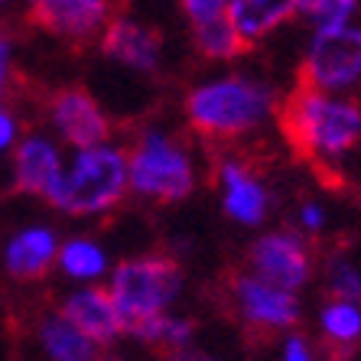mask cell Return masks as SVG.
Listing matches in <instances>:
<instances>
[{
  "instance_id": "30bf717a",
  "label": "cell",
  "mask_w": 361,
  "mask_h": 361,
  "mask_svg": "<svg viewBox=\"0 0 361 361\" xmlns=\"http://www.w3.org/2000/svg\"><path fill=\"white\" fill-rule=\"evenodd\" d=\"M49 124L56 127L59 140L68 143L72 150L111 140L108 111L94 101L92 92H85V88H78V85H68V88L52 92V98H49Z\"/></svg>"
},
{
  "instance_id": "f1b7e54d",
  "label": "cell",
  "mask_w": 361,
  "mask_h": 361,
  "mask_svg": "<svg viewBox=\"0 0 361 361\" xmlns=\"http://www.w3.org/2000/svg\"><path fill=\"white\" fill-rule=\"evenodd\" d=\"M0 4H4V0H0Z\"/></svg>"
},
{
  "instance_id": "83f0119b",
  "label": "cell",
  "mask_w": 361,
  "mask_h": 361,
  "mask_svg": "<svg viewBox=\"0 0 361 361\" xmlns=\"http://www.w3.org/2000/svg\"><path fill=\"white\" fill-rule=\"evenodd\" d=\"M10 82H13V42L0 30V101L10 92Z\"/></svg>"
},
{
  "instance_id": "8992f818",
  "label": "cell",
  "mask_w": 361,
  "mask_h": 361,
  "mask_svg": "<svg viewBox=\"0 0 361 361\" xmlns=\"http://www.w3.org/2000/svg\"><path fill=\"white\" fill-rule=\"evenodd\" d=\"M361 82V26L316 30L300 62V85L345 94Z\"/></svg>"
},
{
  "instance_id": "ac0fdd59",
  "label": "cell",
  "mask_w": 361,
  "mask_h": 361,
  "mask_svg": "<svg viewBox=\"0 0 361 361\" xmlns=\"http://www.w3.org/2000/svg\"><path fill=\"white\" fill-rule=\"evenodd\" d=\"M319 336L332 358H348L361 348V302L332 296L319 310Z\"/></svg>"
},
{
  "instance_id": "603a6c76",
  "label": "cell",
  "mask_w": 361,
  "mask_h": 361,
  "mask_svg": "<svg viewBox=\"0 0 361 361\" xmlns=\"http://www.w3.org/2000/svg\"><path fill=\"white\" fill-rule=\"evenodd\" d=\"M326 283L332 296H345V300L361 302V270L348 261H332L326 270Z\"/></svg>"
},
{
  "instance_id": "2e32d148",
  "label": "cell",
  "mask_w": 361,
  "mask_h": 361,
  "mask_svg": "<svg viewBox=\"0 0 361 361\" xmlns=\"http://www.w3.org/2000/svg\"><path fill=\"white\" fill-rule=\"evenodd\" d=\"M296 13H300V0H228V20L247 46L267 39Z\"/></svg>"
},
{
  "instance_id": "d4e9b609",
  "label": "cell",
  "mask_w": 361,
  "mask_h": 361,
  "mask_svg": "<svg viewBox=\"0 0 361 361\" xmlns=\"http://www.w3.org/2000/svg\"><path fill=\"white\" fill-rule=\"evenodd\" d=\"M300 225L310 238H319L326 231V209L319 202H302L300 205Z\"/></svg>"
},
{
  "instance_id": "4316f807",
  "label": "cell",
  "mask_w": 361,
  "mask_h": 361,
  "mask_svg": "<svg viewBox=\"0 0 361 361\" xmlns=\"http://www.w3.org/2000/svg\"><path fill=\"white\" fill-rule=\"evenodd\" d=\"M17 140H20V121H17V114L0 104V153L13 150V143H17Z\"/></svg>"
},
{
  "instance_id": "44dd1931",
  "label": "cell",
  "mask_w": 361,
  "mask_h": 361,
  "mask_svg": "<svg viewBox=\"0 0 361 361\" xmlns=\"http://www.w3.org/2000/svg\"><path fill=\"white\" fill-rule=\"evenodd\" d=\"M56 264H59V270L66 277L78 280V283H88V280H98L108 270V254L92 238H68L66 244H59Z\"/></svg>"
},
{
  "instance_id": "cb8c5ba5",
  "label": "cell",
  "mask_w": 361,
  "mask_h": 361,
  "mask_svg": "<svg viewBox=\"0 0 361 361\" xmlns=\"http://www.w3.org/2000/svg\"><path fill=\"white\" fill-rule=\"evenodd\" d=\"M183 4V13L189 23H209V20H219L228 13V0H179Z\"/></svg>"
},
{
  "instance_id": "484cf974",
  "label": "cell",
  "mask_w": 361,
  "mask_h": 361,
  "mask_svg": "<svg viewBox=\"0 0 361 361\" xmlns=\"http://www.w3.org/2000/svg\"><path fill=\"white\" fill-rule=\"evenodd\" d=\"M280 355H283L286 361H310L316 352H312L310 342H306L300 332L290 329V332H283V348H280Z\"/></svg>"
},
{
  "instance_id": "7c38bea8",
  "label": "cell",
  "mask_w": 361,
  "mask_h": 361,
  "mask_svg": "<svg viewBox=\"0 0 361 361\" xmlns=\"http://www.w3.org/2000/svg\"><path fill=\"white\" fill-rule=\"evenodd\" d=\"M59 310L98 345L101 352L114 348L127 336V322L108 286H82V290H75V293H68L62 300Z\"/></svg>"
},
{
  "instance_id": "6da1fadb",
  "label": "cell",
  "mask_w": 361,
  "mask_h": 361,
  "mask_svg": "<svg viewBox=\"0 0 361 361\" xmlns=\"http://www.w3.org/2000/svg\"><path fill=\"white\" fill-rule=\"evenodd\" d=\"M280 130L296 157L326 166L338 163L361 143V104L336 92L296 85L277 111Z\"/></svg>"
},
{
  "instance_id": "4fadbf2b",
  "label": "cell",
  "mask_w": 361,
  "mask_h": 361,
  "mask_svg": "<svg viewBox=\"0 0 361 361\" xmlns=\"http://www.w3.org/2000/svg\"><path fill=\"white\" fill-rule=\"evenodd\" d=\"M59 143L46 134H26L13 143V163H10V189L20 195H46L56 176L62 173Z\"/></svg>"
},
{
  "instance_id": "9a60e30c",
  "label": "cell",
  "mask_w": 361,
  "mask_h": 361,
  "mask_svg": "<svg viewBox=\"0 0 361 361\" xmlns=\"http://www.w3.org/2000/svg\"><path fill=\"white\" fill-rule=\"evenodd\" d=\"M56 257H59V238L46 225L20 228L17 235H10V241L4 244V270L17 283L42 280L52 270Z\"/></svg>"
},
{
  "instance_id": "ba28073f",
  "label": "cell",
  "mask_w": 361,
  "mask_h": 361,
  "mask_svg": "<svg viewBox=\"0 0 361 361\" xmlns=\"http://www.w3.org/2000/svg\"><path fill=\"white\" fill-rule=\"evenodd\" d=\"M247 270L257 274L261 280L300 293L302 286L312 280V251L310 241L293 231V228H277L267 231L251 244L247 251Z\"/></svg>"
},
{
  "instance_id": "8fae6325",
  "label": "cell",
  "mask_w": 361,
  "mask_h": 361,
  "mask_svg": "<svg viewBox=\"0 0 361 361\" xmlns=\"http://www.w3.org/2000/svg\"><path fill=\"white\" fill-rule=\"evenodd\" d=\"M221 209L231 221L244 228H257L270 215V189L257 176V169L241 157H225L219 163Z\"/></svg>"
},
{
  "instance_id": "277c9868",
  "label": "cell",
  "mask_w": 361,
  "mask_h": 361,
  "mask_svg": "<svg viewBox=\"0 0 361 361\" xmlns=\"http://www.w3.org/2000/svg\"><path fill=\"white\" fill-rule=\"evenodd\" d=\"M127 179H130L134 195L173 205L195 192L199 169H195L192 153L185 150V143H179L166 130L150 127L127 147Z\"/></svg>"
},
{
  "instance_id": "5b68a950",
  "label": "cell",
  "mask_w": 361,
  "mask_h": 361,
  "mask_svg": "<svg viewBox=\"0 0 361 361\" xmlns=\"http://www.w3.org/2000/svg\"><path fill=\"white\" fill-rule=\"evenodd\" d=\"M111 296L118 302L127 329L150 316H163L183 290V267L169 254L127 257L111 270Z\"/></svg>"
},
{
  "instance_id": "7a4b0ae2",
  "label": "cell",
  "mask_w": 361,
  "mask_h": 361,
  "mask_svg": "<svg viewBox=\"0 0 361 361\" xmlns=\"http://www.w3.org/2000/svg\"><path fill=\"white\" fill-rule=\"evenodd\" d=\"M127 192H130L127 147L104 140L94 147H78L49 185V192L42 195V202L62 215L94 219L118 209Z\"/></svg>"
},
{
  "instance_id": "d6986e66",
  "label": "cell",
  "mask_w": 361,
  "mask_h": 361,
  "mask_svg": "<svg viewBox=\"0 0 361 361\" xmlns=\"http://www.w3.org/2000/svg\"><path fill=\"white\" fill-rule=\"evenodd\" d=\"M127 336L137 338L147 348H160L166 355H189V348L195 345V322L192 319H179V316H150V319H140L127 329Z\"/></svg>"
},
{
  "instance_id": "e0dca14e",
  "label": "cell",
  "mask_w": 361,
  "mask_h": 361,
  "mask_svg": "<svg viewBox=\"0 0 361 361\" xmlns=\"http://www.w3.org/2000/svg\"><path fill=\"white\" fill-rule=\"evenodd\" d=\"M36 342H39L46 358H56V361H92L104 355L75 322L68 316H62V310L42 316L39 326H36Z\"/></svg>"
},
{
  "instance_id": "52a82bcc",
  "label": "cell",
  "mask_w": 361,
  "mask_h": 361,
  "mask_svg": "<svg viewBox=\"0 0 361 361\" xmlns=\"http://www.w3.org/2000/svg\"><path fill=\"white\" fill-rule=\"evenodd\" d=\"M228 300H231L238 322L254 338L283 336L300 326V296L267 283L251 270H241L228 280Z\"/></svg>"
},
{
  "instance_id": "ffe728a7",
  "label": "cell",
  "mask_w": 361,
  "mask_h": 361,
  "mask_svg": "<svg viewBox=\"0 0 361 361\" xmlns=\"http://www.w3.org/2000/svg\"><path fill=\"white\" fill-rule=\"evenodd\" d=\"M192 46L202 59H212V62L238 59V56H244V52L251 49V46L241 39V33L231 26L228 13L219 20H209V23H195L192 26Z\"/></svg>"
},
{
  "instance_id": "9c48e42d",
  "label": "cell",
  "mask_w": 361,
  "mask_h": 361,
  "mask_svg": "<svg viewBox=\"0 0 361 361\" xmlns=\"http://www.w3.org/2000/svg\"><path fill=\"white\" fill-rule=\"evenodd\" d=\"M114 13V0H30V20L75 49L101 39Z\"/></svg>"
},
{
  "instance_id": "3957f363",
  "label": "cell",
  "mask_w": 361,
  "mask_h": 361,
  "mask_svg": "<svg viewBox=\"0 0 361 361\" xmlns=\"http://www.w3.org/2000/svg\"><path fill=\"white\" fill-rule=\"evenodd\" d=\"M270 114H277V98L264 82L247 75H225L202 82L185 94V121L199 137L215 143L251 134Z\"/></svg>"
},
{
  "instance_id": "7402d4cb",
  "label": "cell",
  "mask_w": 361,
  "mask_h": 361,
  "mask_svg": "<svg viewBox=\"0 0 361 361\" xmlns=\"http://www.w3.org/2000/svg\"><path fill=\"white\" fill-rule=\"evenodd\" d=\"M355 13H358V0H300V17L312 26V33L352 23Z\"/></svg>"
},
{
  "instance_id": "5bb4252c",
  "label": "cell",
  "mask_w": 361,
  "mask_h": 361,
  "mask_svg": "<svg viewBox=\"0 0 361 361\" xmlns=\"http://www.w3.org/2000/svg\"><path fill=\"white\" fill-rule=\"evenodd\" d=\"M98 42L108 59L134 68V72H157L160 68V33L124 17V13H114V20L104 26Z\"/></svg>"
}]
</instances>
